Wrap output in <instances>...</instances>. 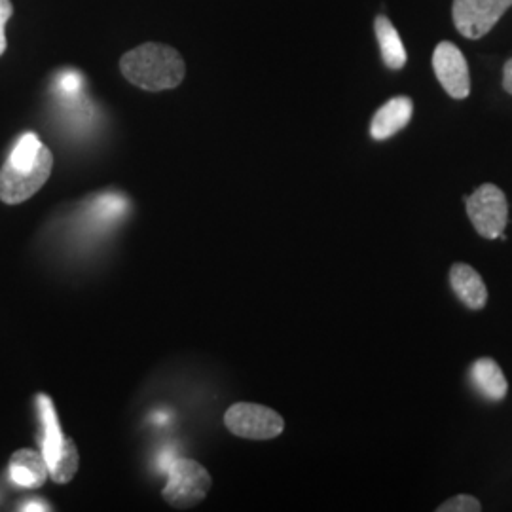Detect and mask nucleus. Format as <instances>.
I'll list each match as a JSON object with an SVG mask.
<instances>
[{"label":"nucleus","instance_id":"nucleus-1","mask_svg":"<svg viewBox=\"0 0 512 512\" xmlns=\"http://www.w3.org/2000/svg\"><path fill=\"white\" fill-rule=\"evenodd\" d=\"M122 74L137 88L147 92L173 90L183 82L186 67L183 57L164 44L148 42L122 57Z\"/></svg>","mask_w":512,"mask_h":512},{"label":"nucleus","instance_id":"nucleus-2","mask_svg":"<svg viewBox=\"0 0 512 512\" xmlns=\"http://www.w3.org/2000/svg\"><path fill=\"white\" fill-rule=\"evenodd\" d=\"M164 499L175 509H190L209 494L211 475L194 459H175L169 469Z\"/></svg>","mask_w":512,"mask_h":512},{"label":"nucleus","instance_id":"nucleus-3","mask_svg":"<svg viewBox=\"0 0 512 512\" xmlns=\"http://www.w3.org/2000/svg\"><path fill=\"white\" fill-rule=\"evenodd\" d=\"M465 209L476 234L482 238H499L509 222V203L495 184H482L469 198L465 196Z\"/></svg>","mask_w":512,"mask_h":512},{"label":"nucleus","instance_id":"nucleus-4","mask_svg":"<svg viewBox=\"0 0 512 512\" xmlns=\"http://www.w3.org/2000/svg\"><path fill=\"white\" fill-rule=\"evenodd\" d=\"M54 167V156L48 148H42L37 164L31 169H16L10 164L0 169V200L8 205H18L33 198L44 183L50 179Z\"/></svg>","mask_w":512,"mask_h":512},{"label":"nucleus","instance_id":"nucleus-5","mask_svg":"<svg viewBox=\"0 0 512 512\" xmlns=\"http://www.w3.org/2000/svg\"><path fill=\"white\" fill-rule=\"evenodd\" d=\"M224 423L234 435L251 440L275 439L285 429V421L275 410L253 403H238L228 408Z\"/></svg>","mask_w":512,"mask_h":512},{"label":"nucleus","instance_id":"nucleus-6","mask_svg":"<svg viewBox=\"0 0 512 512\" xmlns=\"http://www.w3.org/2000/svg\"><path fill=\"white\" fill-rule=\"evenodd\" d=\"M511 6L512 0H454V25L465 38L486 37Z\"/></svg>","mask_w":512,"mask_h":512},{"label":"nucleus","instance_id":"nucleus-7","mask_svg":"<svg viewBox=\"0 0 512 512\" xmlns=\"http://www.w3.org/2000/svg\"><path fill=\"white\" fill-rule=\"evenodd\" d=\"M433 71L444 92L454 99H465L471 93V76L465 55L456 44L440 42L433 54Z\"/></svg>","mask_w":512,"mask_h":512},{"label":"nucleus","instance_id":"nucleus-8","mask_svg":"<svg viewBox=\"0 0 512 512\" xmlns=\"http://www.w3.org/2000/svg\"><path fill=\"white\" fill-rule=\"evenodd\" d=\"M450 285L459 300L469 310H482L488 302V289L484 279L473 266L458 262L450 268Z\"/></svg>","mask_w":512,"mask_h":512},{"label":"nucleus","instance_id":"nucleus-9","mask_svg":"<svg viewBox=\"0 0 512 512\" xmlns=\"http://www.w3.org/2000/svg\"><path fill=\"white\" fill-rule=\"evenodd\" d=\"M412 110H414L412 99L393 97L374 114L372 124H370V135L376 141H385V139L393 137L395 133H399L401 129L408 126V122L412 118Z\"/></svg>","mask_w":512,"mask_h":512},{"label":"nucleus","instance_id":"nucleus-10","mask_svg":"<svg viewBox=\"0 0 512 512\" xmlns=\"http://www.w3.org/2000/svg\"><path fill=\"white\" fill-rule=\"evenodd\" d=\"M38 412H40V421L44 427V437H42V456L48 463V471H52L55 463L61 458V454L67 448L69 439L63 437L61 425L57 421L54 403L50 397L46 395H38L37 397Z\"/></svg>","mask_w":512,"mask_h":512},{"label":"nucleus","instance_id":"nucleus-11","mask_svg":"<svg viewBox=\"0 0 512 512\" xmlns=\"http://www.w3.org/2000/svg\"><path fill=\"white\" fill-rule=\"evenodd\" d=\"M48 475L46 459L35 450H18L10 459V478L19 488H40Z\"/></svg>","mask_w":512,"mask_h":512},{"label":"nucleus","instance_id":"nucleus-12","mask_svg":"<svg viewBox=\"0 0 512 512\" xmlns=\"http://www.w3.org/2000/svg\"><path fill=\"white\" fill-rule=\"evenodd\" d=\"M469 376H471L473 385L478 389V393L484 395L488 401H503L505 399V395L509 391V384H507V378H505L501 366L497 365L494 359H490V357L476 359L469 368Z\"/></svg>","mask_w":512,"mask_h":512},{"label":"nucleus","instance_id":"nucleus-13","mask_svg":"<svg viewBox=\"0 0 512 512\" xmlns=\"http://www.w3.org/2000/svg\"><path fill=\"white\" fill-rule=\"evenodd\" d=\"M374 31H376L380 50H382L385 67L391 71L403 69L406 65V50H404L403 40L399 37L395 25L391 23V19L378 16L374 21Z\"/></svg>","mask_w":512,"mask_h":512},{"label":"nucleus","instance_id":"nucleus-14","mask_svg":"<svg viewBox=\"0 0 512 512\" xmlns=\"http://www.w3.org/2000/svg\"><path fill=\"white\" fill-rule=\"evenodd\" d=\"M42 148L44 145L40 143V139L35 133H25L12 150L6 164H10L16 169H31L33 165L37 164Z\"/></svg>","mask_w":512,"mask_h":512},{"label":"nucleus","instance_id":"nucleus-15","mask_svg":"<svg viewBox=\"0 0 512 512\" xmlns=\"http://www.w3.org/2000/svg\"><path fill=\"white\" fill-rule=\"evenodd\" d=\"M78 463H80V458H78L76 444H74L73 440L69 439L65 452L61 454V458L55 463L54 469L50 471V476L54 478V482H57V484H67L76 475Z\"/></svg>","mask_w":512,"mask_h":512},{"label":"nucleus","instance_id":"nucleus-16","mask_svg":"<svg viewBox=\"0 0 512 512\" xmlns=\"http://www.w3.org/2000/svg\"><path fill=\"white\" fill-rule=\"evenodd\" d=\"M439 512H480L482 511V505L480 501L473 497V495L461 494L444 501L440 505Z\"/></svg>","mask_w":512,"mask_h":512},{"label":"nucleus","instance_id":"nucleus-17","mask_svg":"<svg viewBox=\"0 0 512 512\" xmlns=\"http://www.w3.org/2000/svg\"><path fill=\"white\" fill-rule=\"evenodd\" d=\"M57 88L65 97H76V95H80L82 88H84V78L78 73L69 71V73L61 74V78L57 82Z\"/></svg>","mask_w":512,"mask_h":512},{"label":"nucleus","instance_id":"nucleus-18","mask_svg":"<svg viewBox=\"0 0 512 512\" xmlns=\"http://www.w3.org/2000/svg\"><path fill=\"white\" fill-rule=\"evenodd\" d=\"M12 14H14L12 2L10 0H0V55L4 54V50H6V33H4V29H6V23L12 18Z\"/></svg>","mask_w":512,"mask_h":512},{"label":"nucleus","instance_id":"nucleus-19","mask_svg":"<svg viewBox=\"0 0 512 512\" xmlns=\"http://www.w3.org/2000/svg\"><path fill=\"white\" fill-rule=\"evenodd\" d=\"M503 88L512 95V59H509L503 67Z\"/></svg>","mask_w":512,"mask_h":512},{"label":"nucleus","instance_id":"nucleus-20","mask_svg":"<svg viewBox=\"0 0 512 512\" xmlns=\"http://www.w3.org/2000/svg\"><path fill=\"white\" fill-rule=\"evenodd\" d=\"M23 511H50V507L48 505H44L42 501H31V503H27L25 507H21Z\"/></svg>","mask_w":512,"mask_h":512}]
</instances>
